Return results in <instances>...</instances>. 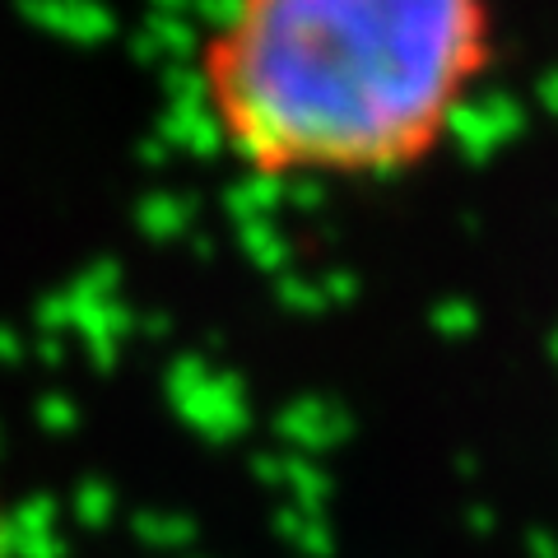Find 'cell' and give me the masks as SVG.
<instances>
[{"mask_svg":"<svg viewBox=\"0 0 558 558\" xmlns=\"http://www.w3.org/2000/svg\"><path fill=\"white\" fill-rule=\"evenodd\" d=\"M498 61V0H229L201 102L266 182L418 172Z\"/></svg>","mask_w":558,"mask_h":558,"instance_id":"obj_1","label":"cell"},{"mask_svg":"<svg viewBox=\"0 0 558 558\" xmlns=\"http://www.w3.org/2000/svg\"><path fill=\"white\" fill-rule=\"evenodd\" d=\"M5 545H10V512H5V498H0V558H5Z\"/></svg>","mask_w":558,"mask_h":558,"instance_id":"obj_2","label":"cell"}]
</instances>
